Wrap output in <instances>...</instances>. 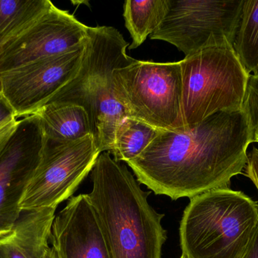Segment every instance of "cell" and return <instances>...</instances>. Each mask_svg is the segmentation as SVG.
I'll list each match as a JSON object with an SVG mask.
<instances>
[{"instance_id": "cell-17", "label": "cell", "mask_w": 258, "mask_h": 258, "mask_svg": "<svg viewBox=\"0 0 258 258\" xmlns=\"http://www.w3.org/2000/svg\"><path fill=\"white\" fill-rule=\"evenodd\" d=\"M161 130L133 117H126L116 128L110 153L116 162L127 163L138 157Z\"/></svg>"}, {"instance_id": "cell-24", "label": "cell", "mask_w": 258, "mask_h": 258, "mask_svg": "<svg viewBox=\"0 0 258 258\" xmlns=\"http://www.w3.org/2000/svg\"><path fill=\"white\" fill-rule=\"evenodd\" d=\"M42 258H59L55 250L52 247H48L45 251V254L42 256Z\"/></svg>"}, {"instance_id": "cell-10", "label": "cell", "mask_w": 258, "mask_h": 258, "mask_svg": "<svg viewBox=\"0 0 258 258\" xmlns=\"http://www.w3.org/2000/svg\"><path fill=\"white\" fill-rule=\"evenodd\" d=\"M45 142L36 114L18 120L0 154V237L10 232L22 211L20 203L40 159Z\"/></svg>"}, {"instance_id": "cell-26", "label": "cell", "mask_w": 258, "mask_h": 258, "mask_svg": "<svg viewBox=\"0 0 258 258\" xmlns=\"http://www.w3.org/2000/svg\"><path fill=\"white\" fill-rule=\"evenodd\" d=\"M180 258H186V257H185V256L181 255V257H180Z\"/></svg>"}, {"instance_id": "cell-9", "label": "cell", "mask_w": 258, "mask_h": 258, "mask_svg": "<svg viewBox=\"0 0 258 258\" xmlns=\"http://www.w3.org/2000/svg\"><path fill=\"white\" fill-rule=\"evenodd\" d=\"M83 51L84 44L68 53L33 61L0 73V92L15 118L34 115L42 109L75 75Z\"/></svg>"}, {"instance_id": "cell-15", "label": "cell", "mask_w": 258, "mask_h": 258, "mask_svg": "<svg viewBox=\"0 0 258 258\" xmlns=\"http://www.w3.org/2000/svg\"><path fill=\"white\" fill-rule=\"evenodd\" d=\"M53 5L49 0H0V47L24 33Z\"/></svg>"}, {"instance_id": "cell-7", "label": "cell", "mask_w": 258, "mask_h": 258, "mask_svg": "<svg viewBox=\"0 0 258 258\" xmlns=\"http://www.w3.org/2000/svg\"><path fill=\"white\" fill-rule=\"evenodd\" d=\"M245 0H169L168 12L151 39L165 41L191 56L203 48L231 45Z\"/></svg>"}, {"instance_id": "cell-14", "label": "cell", "mask_w": 258, "mask_h": 258, "mask_svg": "<svg viewBox=\"0 0 258 258\" xmlns=\"http://www.w3.org/2000/svg\"><path fill=\"white\" fill-rule=\"evenodd\" d=\"M35 114L40 118L46 139L71 142L92 135L89 116L81 106L51 103Z\"/></svg>"}, {"instance_id": "cell-22", "label": "cell", "mask_w": 258, "mask_h": 258, "mask_svg": "<svg viewBox=\"0 0 258 258\" xmlns=\"http://www.w3.org/2000/svg\"><path fill=\"white\" fill-rule=\"evenodd\" d=\"M12 117H15L13 112L0 92V124Z\"/></svg>"}, {"instance_id": "cell-2", "label": "cell", "mask_w": 258, "mask_h": 258, "mask_svg": "<svg viewBox=\"0 0 258 258\" xmlns=\"http://www.w3.org/2000/svg\"><path fill=\"white\" fill-rule=\"evenodd\" d=\"M93 188L87 194L96 212L113 258H162L166 241L163 214L148 202L125 165L101 153L92 171Z\"/></svg>"}, {"instance_id": "cell-20", "label": "cell", "mask_w": 258, "mask_h": 258, "mask_svg": "<svg viewBox=\"0 0 258 258\" xmlns=\"http://www.w3.org/2000/svg\"><path fill=\"white\" fill-rule=\"evenodd\" d=\"M18 124V120L15 117H12L0 124V154L16 130Z\"/></svg>"}, {"instance_id": "cell-18", "label": "cell", "mask_w": 258, "mask_h": 258, "mask_svg": "<svg viewBox=\"0 0 258 258\" xmlns=\"http://www.w3.org/2000/svg\"><path fill=\"white\" fill-rule=\"evenodd\" d=\"M233 48L248 74L258 73V1L245 0Z\"/></svg>"}, {"instance_id": "cell-16", "label": "cell", "mask_w": 258, "mask_h": 258, "mask_svg": "<svg viewBox=\"0 0 258 258\" xmlns=\"http://www.w3.org/2000/svg\"><path fill=\"white\" fill-rule=\"evenodd\" d=\"M169 0H127L124 3L125 27L132 36L129 49H135L151 36L163 21Z\"/></svg>"}, {"instance_id": "cell-4", "label": "cell", "mask_w": 258, "mask_h": 258, "mask_svg": "<svg viewBox=\"0 0 258 258\" xmlns=\"http://www.w3.org/2000/svg\"><path fill=\"white\" fill-rule=\"evenodd\" d=\"M258 227V205L229 187L190 198L180 224L186 258H241Z\"/></svg>"}, {"instance_id": "cell-13", "label": "cell", "mask_w": 258, "mask_h": 258, "mask_svg": "<svg viewBox=\"0 0 258 258\" xmlns=\"http://www.w3.org/2000/svg\"><path fill=\"white\" fill-rule=\"evenodd\" d=\"M57 208L24 211L9 233L0 237V258H42L48 248Z\"/></svg>"}, {"instance_id": "cell-12", "label": "cell", "mask_w": 258, "mask_h": 258, "mask_svg": "<svg viewBox=\"0 0 258 258\" xmlns=\"http://www.w3.org/2000/svg\"><path fill=\"white\" fill-rule=\"evenodd\" d=\"M49 240L59 258H113L87 194L71 197L56 215Z\"/></svg>"}, {"instance_id": "cell-11", "label": "cell", "mask_w": 258, "mask_h": 258, "mask_svg": "<svg viewBox=\"0 0 258 258\" xmlns=\"http://www.w3.org/2000/svg\"><path fill=\"white\" fill-rule=\"evenodd\" d=\"M89 27L53 5L33 25L0 47V73L82 46Z\"/></svg>"}, {"instance_id": "cell-25", "label": "cell", "mask_w": 258, "mask_h": 258, "mask_svg": "<svg viewBox=\"0 0 258 258\" xmlns=\"http://www.w3.org/2000/svg\"><path fill=\"white\" fill-rule=\"evenodd\" d=\"M253 141L258 142V127L254 130V136H253Z\"/></svg>"}, {"instance_id": "cell-1", "label": "cell", "mask_w": 258, "mask_h": 258, "mask_svg": "<svg viewBox=\"0 0 258 258\" xmlns=\"http://www.w3.org/2000/svg\"><path fill=\"white\" fill-rule=\"evenodd\" d=\"M254 130L244 109L221 111L179 131L161 130L127 162L140 183L171 199L229 187L248 161Z\"/></svg>"}, {"instance_id": "cell-5", "label": "cell", "mask_w": 258, "mask_h": 258, "mask_svg": "<svg viewBox=\"0 0 258 258\" xmlns=\"http://www.w3.org/2000/svg\"><path fill=\"white\" fill-rule=\"evenodd\" d=\"M185 127L221 111L243 109L250 74L231 45L203 48L180 61Z\"/></svg>"}, {"instance_id": "cell-8", "label": "cell", "mask_w": 258, "mask_h": 258, "mask_svg": "<svg viewBox=\"0 0 258 258\" xmlns=\"http://www.w3.org/2000/svg\"><path fill=\"white\" fill-rule=\"evenodd\" d=\"M100 154L92 135L71 142L45 138L39 163L20 203L21 210L57 208L70 199Z\"/></svg>"}, {"instance_id": "cell-23", "label": "cell", "mask_w": 258, "mask_h": 258, "mask_svg": "<svg viewBox=\"0 0 258 258\" xmlns=\"http://www.w3.org/2000/svg\"><path fill=\"white\" fill-rule=\"evenodd\" d=\"M241 258H258V227L254 237Z\"/></svg>"}, {"instance_id": "cell-6", "label": "cell", "mask_w": 258, "mask_h": 258, "mask_svg": "<svg viewBox=\"0 0 258 258\" xmlns=\"http://www.w3.org/2000/svg\"><path fill=\"white\" fill-rule=\"evenodd\" d=\"M113 83L115 96L129 117L159 130L186 128L182 114L180 62L135 60L114 70Z\"/></svg>"}, {"instance_id": "cell-21", "label": "cell", "mask_w": 258, "mask_h": 258, "mask_svg": "<svg viewBox=\"0 0 258 258\" xmlns=\"http://www.w3.org/2000/svg\"><path fill=\"white\" fill-rule=\"evenodd\" d=\"M246 175L251 179L258 190V149L255 147L248 154Z\"/></svg>"}, {"instance_id": "cell-19", "label": "cell", "mask_w": 258, "mask_h": 258, "mask_svg": "<svg viewBox=\"0 0 258 258\" xmlns=\"http://www.w3.org/2000/svg\"><path fill=\"white\" fill-rule=\"evenodd\" d=\"M243 109L253 130H255L258 127V73L248 77Z\"/></svg>"}, {"instance_id": "cell-3", "label": "cell", "mask_w": 258, "mask_h": 258, "mask_svg": "<svg viewBox=\"0 0 258 258\" xmlns=\"http://www.w3.org/2000/svg\"><path fill=\"white\" fill-rule=\"evenodd\" d=\"M128 46L114 27H89L80 68L45 104H72L83 108L101 153L111 151L118 125L129 117L115 96L113 83L114 70L135 61L126 54Z\"/></svg>"}]
</instances>
